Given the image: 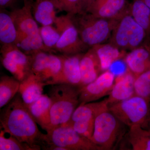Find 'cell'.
Instances as JSON below:
<instances>
[{
    "instance_id": "29",
    "label": "cell",
    "mask_w": 150,
    "mask_h": 150,
    "mask_svg": "<svg viewBox=\"0 0 150 150\" xmlns=\"http://www.w3.org/2000/svg\"><path fill=\"white\" fill-rule=\"evenodd\" d=\"M8 134L9 137H7L6 136L5 131L1 129L0 150H37L35 148Z\"/></svg>"
},
{
    "instance_id": "15",
    "label": "cell",
    "mask_w": 150,
    "mask_h": 150,
    "mask_svg": "<svg viewBox=\"0 0 150 150\" xmlns=\"http://www.w3.org/2000/svg\"><path fill=\"white\" fill-rule=\"evenodd\" d=\"M80 68L81 80L79 88L93 81L103 72L100 61L93 47L83 53L80 62Z\"/></svg>"
},
{
    "instance_id": "35",
    "label": "cell",
    "mask_w": 150,
    "mask_h": 150,
    "mask_svg": "<svg viewBox=\"0 0 150 150\" xmlns=\"http://www.w3.org/2000/svg\"><path fill=\"white\" fill-rule=\"evenodd\" d=\"M94 0H82L83 13H88L89 8Z\"/></svg>"
},
{
    "instance_id": "5",
    "label": "cell",
    "mask_w": 150,
    "mask_h": 150,
    "mask_svg": "<svg viewBox=\"0 0 150 150\" xmlns=\"http://www.w3.org/2000/svg\"><path fill=\"white\" fill-rule=\"evenodd\" d=\"M109 41L124 51H131L147 43L145 30L135 21L129 11L119 20Z\"/></svg>"
},
{
    "instance_id": "4",
    "label": "cell",
    "mask_w": 150,
    "mask_h": 150,
    "mask_svg": "<svg viewBox=\"0 0 150 150\" xmlns=\"http://www.w3.org/2000/svg\"><path fill=\"white\" fill-rule=\"evenodd\" d=\"M108 107L121 123L129 128L135 125L144 128L149 126L150 102L136 94Z\"/></svg>"
},
{
    "instance_id": "34",
    "label": "cell",
    "mask_w": 150,
    "mask_h": 150,
    "mask_svg": "<svg viewBox=\"0 0 150 150\" xmlns=\"http://www.w3.org/2000/svg\"><path fill=\"white\" fill-rule=\"evenodd\" d=\"M18 0H0V9L16 8ZM12 9V10H13Z\"/></svg>"
},
{
    "instance_id": "24",
    "label": "cell",
    "mask_w": 150,
    "mask_h": 150,
    "mask_svg": "<svg viewBox=\"0 0 150 150\" xmlns=\"http://www.w3.org/2000/svg\"><path fill=\"white\" fill-rule=\"evenodd\" d=\"M21 82L13 76H2L0 79V108L10 102L18 93Z\"/></svg>"
},
{
    "instance_id": "13",
    "label": "cell",
    "mask_w": 150,
    "mask_h": 150,
    "mask_svg": "<svg viewBox=\"0 0 150 150\" xmlns=\"http://www.w3.org/2000/svg\"><path fill=\"white\" fill-rule=\"evenodd\" d=\"M136 76L128 69L115 78L112 90L107 98L108 105L128 99L135 94Z\"/></svg>"
},
{
    "instance_id": "10",
    "label": "cell",
    "mask_w": 150,
    "mask_h": 150,
    "mask_svg": "<svg viewBox=\"0 0 150 150\" xmlns=\"http://www.w3.org/2000/svg\"><path fill=\"white\" fill-rule=\"evenodd\" d=\"M115 75L108 70L103 72L95 80L79 88V105L96 101L109 95L112 90Z\"/></svg>"
},
{
    "instance_id": "30",
    "label": "cell",
    "mask_w": 150,
    "mask_h": 150,
    "mask_svg": "<svg viewBox=\"0 0 150 150\" xmlns=\"http://www.w3.org/2000/svg\"><path fill=\"white\" fill-rule=\"evenodd\" d=\"M135 93L150 102V70L136 77Z\"/></svg>"
},
{
    "instance_id": "25",
    "label": "cell",
    "mask_w": 150,
    "mask_h": 150,
    "mask_svg": "<svg viewBox=\"0 0 150 150\" xmlns=\"http://www.w3.org/2000/svg\"><path fill=\"white\" fill-rule=\"evenodd\" d=\"M1 56L7 57L22 67L28 75L30 74L31 56L22 51L14 44L1 45Z\"/></svg>"
},
{
    "instance_id": "37",
    "label": "cell",
    "mask_w": 150,
    "mask_h": 150,
    "mask_svg": "<svg viewBox=\"0 0 150 150\" xmlns=\"http://www.w3.org/2000/svg\"><path fill=\"white\" fill-rule=\"evenodd\" d=\"M23 1H29L30 2L33 3V1H34V0H23Z\"/></svg>"
},
{
    "instance_id": "28",
    "label": "cell",
    "mask_w": 150,
    "mask_h": 150,
    "mask_svg": "<svg viewBox=\"0 0 150 150\" xmlns=\"http://www.w3.org/2000/svg\"><path fill=\"white\" fill-rule=\"evenodd\" d=\"M39 33L44 45L54 53V48L61 37V33L56 26L51 25H41L39 27Z\"/></svg>"
},
{
    "instance_id": "26",
    "label": "cell",
    "mask_w": 150,
    "mask_h": 150,
    "mask_svg": "<svg viewBox=\"0 0 150 150\" xmlns=\"http://www.w3.org/2000/svg\"><path fill=\"white\" fill-rule=\"evenodd\" d=\"M129 141L134 150H150V131L139 125L130 127Z\"/></svg>"
},
{
    "instance_id": "31",
    "label": "cell",
    "mask_w": 150,
    "mask_h": 150,
    "mask_svg": "<svg viewBox=\"0 0 150 150\" xmlns=\"http://www.w3.org/2000/svg\"><path fill=\"white\" fill-rule=\"evenodd\" d=\"M58 10L67 14L83 13L82 0H52Z\"/></svg>"
},
{
    "instance_id": "33",
    "label": "cell",
    "mask_w": 150,
    "mask_h": 150,
    "mask_svg": "<svg viewBox=\"0 0 150 150\" xmlns=\"http://www.w3.org/2000/svg\"><path fill=\"white\" fill-rule=\"evenodd\" d=\"M62 59L60 55L50 54L49 64L43 77L45 82L55 78L61 72L62 68Z\"/></svg>"
},
{
    "instance_id": "36",
    "label": "cell",
    "mask_w": 150,
    "mask_h": 150,
    "mask_svg": "<svg viewBox=\"0 0 150 150\" xmlns=\"http://www.w3.org/2000/svg\"><path fill=\"white\" fill-rule=\"evenodd\" d=\"M150 8V0H142Z\"/></svg>"
},
{
    "instance_id": "23",
    "label": "cell",
    "mask_w": 150,
    "mask_h": 150,
    "mask_svg": "<svg viewBox=\"0 0 150 150\" xmlns=\"http://www.w3.org/2000/svg\"><path fill=\"white\" fill-rule=\"evenodd\" d=\"M18 33L17 39L15 44L27 55H31L38 51L54 54L44 45L40 33L33 36H27L20 33Z\"/></svg>"
},
{
    "instance_id": "18",
    "label": "cell",
    "mask_w": 150,
    "mask_h": 150,
    "mask_svg": "<svg viewBox=\"0 0 150 150\" xmlns=\"http://www.w3.org/2000/svg\"><path fill=\"white\" fill-rule=\"evenodd\" d=\"M31 11L35 21L41 25L54 24L59 12L52 0H34Z\"/></svg>"
},
{
    "instance_id": "20",
    "label": "cell",
    "mask_w": 150,
    "mask_h": 150,
    "mask_svg": "<svg viewBox=\"0 0 150 150\" xmlns=\"http://www.w3.org/2000/svg\"><path fill=\"white\" fill-rule=\"evenodd\" d=\"M99 58L103 71L109 70L113 63L126 56L125 51L110 43H101L93 46Z\"/></svg>"
},
{
    "instance_id": "38",
    "label": "cell",
    "mask_w": 150,
    "mask_h": 150,
    "mask_svg": "<svg viewBox=\"0 0 150 150\" xmlns=\"http://www.w3.org/2000/svg\"><path fill=\"white\" fill-rule=\"evenodd\" d=\"M149 131H150V121L149 124Z\"/></svg>"
},
{
    "instance_id": "6",
    "label": "cell",
    "mask_w": 150,
    "mask_h": 150,
    "mask_svg": "<svg viewBox=\"0 0 150 150\" xmlns=\"http://www.w3.org/2000/svg\"><path fill=\"white\" fill-rule=\"evenodd\" d=\"M120 122L106 103L96 115L91 141L103 150L112 149L119 134Z\"/></svg>"
},
{
    "instance_id": "22",
    "label": "cell",
    "mask_w": 150,
    "mask_h": 150,
    "mask_svg": "<svg viewBox=\"0 0 150 150\" xmlns=\"http://www.w3.org/2000/svg\"><path fill=\"white\" fill-rule=\"evenodd\" d=\"M129 11L135 21L145 30L147 43H150V8L142 0H134Z\"/></svg>"
},
{
    "instance_id": "7",
    "label": "cell",
    "mask_w": 150,
    "mask_h": 150,
    "mask_svg": "<svg viewBox=\"0 0 150 150\" xmlns=\"http://www.w3.org/2000/svg\"><path fill=\"white\" fill-rule=\"evenodd\" d=\"M42 149H46L50 145H55L65 150H103L91 140L81 136L72 127L60 126L46 132Z\"/></svg>"
},
{
    "instance_id": "11",
    "label": "cell",
    "mask_w": 150,
    "mask_h": 150,
    "mask_svg": "<svg viewBox=\"0 0 150 150\" xmlns=\"http://www.w3.org/2000/svg\"><path fill=\"white\" fill-rule=\"evenodd\" d=\"M83 53L60 55L63 62L62 71L58 76L46 81V86L65 83L79 87L81 80L80 62Z\"/></svg>"
},
{
    "instance_id": "9",
    "label": "cell",
    "mask_w": 150,
    "mask_h": 150,
    "mask_svg": "<svg viewBox=\"0 0 150 150\" xmlns=\"http://www.w3.org/2000/svg\"><path fill=\"white\" fill-rule=\"evenodd\" d=\"M107 102V99L98 102L80 105L66 124L81 136L91 139L94 127L95 119L98 110Z\"/></svg>"
},
{
    "instance_id": "14",
    "label": "cell",
    "mask_w": 150,
    "mask_h": 150,
    "mask_svg": "<svg viewBox=\"0 0 150 150\" xmlns=\"http://www.w3.org/2000/svg\"><path fill=\"white\" fill-rule=\"evenodd\" d=\"M24 1V6L21 8L13 9L11 14L15 24L18 32L27 36H33L39 33L37 22L33 16L32 3Z\"/></svg>"
},
{
    "instance_id": "27",
    "label": "cell",
    "mask_w": 150,
    "mask_h": 150,
    "mask_svg": "<svg viewBox=\"0 0 150 150\" xmlns=\"http://www.w3.org/2000/svg\"><path fill=\"white\" fill-rule=\"evenodd\" d=\"M50 54L45 51H38L29 55L31 56L30 74L35 75L43 82L44 74L49 64Z\"/></svg>"
},
{
    "instance_id": "2",
    "label": "cell",
    "mask_w": 150,
    "mask_h": 150,
    "mask_svg": "<svg viewBox=\"0 0 150 150\" xmlns=\"http://www.w3.org/2000/svg\"><path fill=\"white\" fill-rule=\"evenodd\" d=\"M79 88L76 86L65 83L52 85L48 93L51 106V123L48 131L69 121L79 105Z\"/></svg>"
},
{
    "instance_id": "19",
    "label": "cell",
    "mask_w": 150,
    "mask_h": 150,
    "mask_svg": "<svg viewBox=\"0 0 150 150\" xmlns=\"http://www.w3.org/2000/svg\"><path fill=\"white\" fill-rule=\"evenodd\" d=\"M51 106L50 98L44 94L35 102L27 106L37 124L46 131L49 129L51 123Z\"/></svg>"
},
{
    "instance_id": "3",
    "label": "cell",
    "mask_w": 150,
    "mask_h": 150,
    "mask_svg": "<svg viewBox=\"0 0 150 150\" xmlns=\"http://www.w3.org/2000/svg\"><path fill=\"white\" fill-rule=\"evenodd\" d=\"M69 15L81 39L90 48L109 40L121 19L101 18L89 13Z\"/></svg>"
},
{
    "instance_id": "17",
    "label": "cell",
    "mask_w": 150,
    "mask_h": 150,
    "mask_svg": "<svg viewBox=\"0 0 150 150\" xmlns=\"http://www.w3.org/2000/svg\"><path fill=\"white\" fill-rule=\"evenodd\" d=\"M45 82L32 74L29 75L21 82L18 93L26 106L35 102L43 95Z\"/></svg>"
},
{
    "instance_id": "8",
    "label": "cell",
    "mask_w": 150,
    "mask_h": 150,
    "mask_svg": "<svg viewBox=\"0 0 150 150\" xmlns=\"http://www.w3.org/2000/svg\"><path fill=\"white\" fill-rule=\"evenodd\" d=\"M54 24L61 33L60 39L54 48L56 52L73 55L83 53L90 48L81 39L69 14L57 16Z\"/></svg>"
},
{
    "instance_id": "32",
    "label": "cell",
    "mask_w": 150,
    "mask_h": 150,
    "mask_svg": "<svg viewBox=\"0 0 150 150\" xmlns=\"http://www.w3.org/2000/svg\"><path fill=\"white\" fill-rule=\"evenodd\" d=\"M1 62L3 67L20 82L29 76L26 71L22 67L12 60L3 56H1Z\"/></svg>"
},
{
    "instance_id": "16",
    "label": "cell",
    "mask_w": 150,
    "mask_h": 150,
    "mask_svg": "<svg viewBox=\"0 0 150 150\" xmlns=\"http://www.w3.org/2000/svg\"><path fill=\"white\" fill-rule=\"evenodd\" d=\"M124 61L136 77L150 70V43H145L126 54Z\"/></svg>"
},
{
    "instance_id": "1",
    "label": "cell",
    "mask_w": 150,
    "mask_h": 150,
    "mask_svg": "<svg viewBox=\"0 0 150 150\" xmlns=\"http://www.w3.org/2000/svg\"><path fill=\"white\" fill-rule=\"evenodd\" d=\"M1 129L37 150L44 144L45 134L38 129L37 123L18 93L4 106L0 114Z\"/></svg>"
},
{
    "instance_id": "21",
    "label": "cell",
    "mask_w": 150,
    "mask_h": 150,
    "mask_svg": "<svg viewBox=\"0 0 150 150\" xmlns=\"http://www.w3.org/2000/svg\"><path fill=\"white\" fill-rule=\"evenodd\" d=\"M17 30L11 14L6 9H0V41L1 44H15Z\"/></svg>"
},
{
    "instance_id": "12",
    "label": "cell",
    "mask_w": 150,
    "mask_h": 150,
    "mask_svg": "<svg viewBox=\"0 0 150 150\" xmlns=\"http://www.w3.org/2000/svg\"><path fill=\"white\" fill-rule=\"evenodd\" d=\"M129 7L126 0H94L88 13L101 18L119 19Z\"/></svg>"
}]
</instances>
